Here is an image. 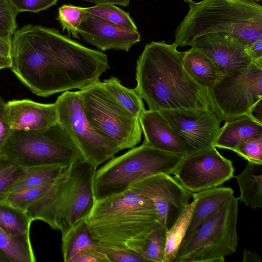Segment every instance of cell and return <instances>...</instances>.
Masks as SVG:
<instances>
[{"label": "cell", "mask_w": 262, "mask_h": 262, "mask_svg": "<svg viewBox=\"0 0 262 262\" xmlns=\"http://www.w3.org/2000/svg\"><path fill=\"white\" fill-rule=\"evenodd\" d=\"M240 196L238 199L253 209L262 206V164L248 162L244 169L235 177Z\"/></svg>", "instance_id": "obj_22"}, {"label": "cell", "mask_w": 262, "mask_h": 262, "mask_svg": "<svg viewBox=\"0 0 262 262\" xmlns=\"http://www.w3.org/2000/svg\"><path fill=\"white\" fill-rule=\"evenodd\" d=\"M97 168L83 158L66 167L48 191L27 209L31 220L41 221L66 236L91 211Z\"/></svg>", "instance_id": "obj_3"}, {"label": "cell", "mask_w": 262, "mask_h": 262, "mask_svg": "<svg viewBox=\"0 0 262 262\" xmlns=\"http://www.w3.org/2000/svg\"><path fill=\"white\" fill-rule=\"evenodd\" d=\"M3 69V67L1 66H0V69Z\"/></svg>", "instance_id": "obj_46"}, {"label": "cell", "mask_w": 262, "mask_h": 262, "mask_svg": "<svg viewBox=\"0 0 262 262\" xmlns=\"http://www.w3.org/2000/svg\"><path fill=\"white\" fill-rule=\"evenodd\" d=\"M245 51L253 63L262 64V38L247 46Z\"/></svg>", "instance_id": "obj_41"}, {"label": "cell", "mask_w": 262, "mask_h": 262, "mask_svg": "<svg viewBox=\"0 0 262 262\" xmlns=\"http://www.w3.org/2000/svg\"><path fill=\"white\" fill-rule=\"evenodd\" d=\"M233 190L227 187H217L192 193L196 200L190 222L180 247L183 246L202 224L226 201L233 196Z\"/></svg>", "instance_id": "obj_19"}, {"label": "cell", "mask_w": 262, "mask_h": 262, "mask_svg": "<svg viewBox=\"0 0 262 262\" xmlns=\"http://www.w3.org/2000/svg\"><path fill=\"white\" fill-rule=\"evenodd\" d=\"M18 12L9 0H0V36L12 38L17 29Z\"/></svg>", "instance_id": "obj_35"}, {"label": "cell", "mask_w": 262, "mask_h": 262, "mask_svg": "<svg viewBox=\"0 0 262 262\" xmlns=\"http://www.w3.org/2000/svg\"><path fill=\"white\" fill-rule=\"evenodd\" d=\"M0 262H10L6 255L0 249Z\"/></svg>", "instance_id": "obj_44"}, {"label": "cell", "mask_w": 262, "mask_h": 262, "mask_svg": "<svg viewBox=\"0 0 262 262\" xmlns=\"http://www.w3.org/2000/svg\"><path fill=\"white\" fill-rule=\"evenodd\" d=\"M153 203L158 223L166 230L189 204L192 193L170 174L160 173L137 182L129 188Z\"/></svg>", "instance_id": "obj_13"}, {"label": "cell", "mask_w": 262, "mask_h": 262, "mask_svg": "<svg viewBox=\"0 0 262 262\" xmlns=\"http://www.w3.org/2000/svg\"><path fill=\"white\" fill-rule=\"evenodd\" d=\"M86 249L97 250V241L91 236L85 219L75 224L67 234L62 237L61 251L63 261L70 262L78 253Z\"/></svg>", "instance_id": "obj_23"}, {"label": "cell", "mask_w": 262, "mask_h": 262, "mask_svg": "<svg viewBox=\"0 0 262 262\" xmlns=\"http://www.w3.org/2000/svg\"><path fill=\"white\" fill-rule=\"evenodd\" d=\"M0 249L10 262L36 261L30 235H10L0 227Z\"/></svg>", "instance_id": "obj_26"}, {"label": "cell", "mask_w": 262, "mask_h": 262, "mask_svg": "<svg viewBox=\"0 0 262 262\" xmlns=\"http://www.w3.org/2000/svg\"><path fill=\"white\" fill-rule=\"evenodd\" d=\"M97 4H113L126 7L129 4L130 0H84Z\"/></svg>", "instance_id": "obj_42"}, {"label": "cell", "mask_w": 262, "mask_h": 262, "mask_svg": "<svg viewBox=\"0 0 262 262\" xmlns=\"http://www.w3.org/2000/svg\"><path fill=\"white\" fill-rule=\"evenodd\" d=\"M183 1H184L185 2H186L187 3H191V2H192V0H183Z\"/></svg>", "instance_id": "obj_45"}, {"label": "cell", "mask_w": 262, "mask_h": 262, "mask_svg": "<svg viewBox=\"0 0 262 262\" xmlns=\"http://www.w3.org/2000/svg\"><path fill=\"white\" fill-rule=\"evenodd\" d=\"M196 200L189 203L173 225L166 231L163 262H174L179 249L189 226Z\"/></svg>", "instance_id": "obj_25"}, {"label": "cell", "mask_w": 262, "mask_h": 262, "mask_svg": "<svg viewBox=\"0 0 262 262\" xmlns=\"http://www.w3.org/2000/svg\"><path fill=\"white\" fill-rule=\"evenodd\" d=\"M189 10L178 27L174 43L190 46L202 35L231 34L246 47L262 38V7L252 0H203L189 3Z\"/></svg>", "instance_id": "obj_4"}, {"label": "cell", "mask_w": 262, "mask_h": 262, "mask_svg": "<svg viewBox=\"0 0 262 262\" xmlns=\"http://www.w3.org/2000/svg\"><path fill=\"white\" fill-rule=\"evenodd\" d=\"M97 250L104 254L109 262H147V259L128 248L97 242Z\"/></svg>", "instance_id": "obj_34"}, {"label": "cell", "mask_w": 262, "mask_h": 262, "mask_svg": "<svg viewBox=\"0 0 262 262\" xmlns=\"http://www.w3.org/2000/svg\"><path fill=\"white\" fill-rule=\"evenodd\" d=\"M57 123L73 142L83 159L98 167L121 150L119 145L89 121L77 91L63 92L55 102Z\"/></svg>", "instance_id": "obj_11"}, {"label": "cell", "mask_w": 262, "mask_h": 262, "mask_svg": "<svg viewBox=\"0 0 262 262\" xmlns=\"http://www.w3.org/2000/svg\"><path fill=\"white\" fill-rule=\"evenodd\" d=\"M18 13H37L56 4L58 0H9Z\"/></svg>", "instance_id": "obj_37"}, {"label": "cell", "mask_w": 262, "mask_h": 262, "mask_svg": "<svg viewBox=\"0 0 262 262\" xmlns=\"http://www.w3.org/2000/svg\"><path fill=\"white\" fill-rule=\"evenodd\" d=\"M243 262H260V257L255 253L248 250H244Z\"/></svg>", "instance_id": "obj_43"}, {"label": "cell", "mask_w": 262, "mask_h": 262, "mask_svg": "<svg viewBox=\"0 0 262 262\" xmlns=\"http://www.w3.org/2000/svg\"><path fill=\"white\" fill-rule=\"evenodd\" d=\"M190 46L212 60L222 78L233 72L246 69L253 63L246 53L245 45L229 33L205 34L196 37Z\"/></svg>", "instance_id": "obj_15"}, {"label": "cell", "mask_w": 262, "mask_h": 262, "mask_svg": "<svg viewBox=\"0 0 262 262\" xmlns=\"http://www.w3.org/2000/svg\"><path fill=\"white\" fill-rule=\"evenodd\" d=\"M208 90L211 110L221 122L243 116L256 118L253 112L262 99V64L252 63L230 73Z\"/></svg>", "instance_id": "obj_10"}, {"label": "cell", "mask_w": 262, "mask_h": 262, "mask_svg": "<svg viewBox=\"0 0 262 262\" xmlns=\"http://www.w3.org/2000/svg\"><path fill=\"white\" fill-rule=\"evenodd\" d=\"M256 1H260L261 0H256Z\"/></svg>", "instance_id": "obj_47"}, {"label": "cell", "mask_w": 262, "mask_h": 262, "mask_svg": "<svg viewBox=\"0 0 262 262\" xmlns=\"http://www.w3.org/2000/svg\"><path fill=\"white\" fill-rule=\"evenodd\" d=\"M78 34L85 41L102 51L128 52L141 40L138 30L123 28L87 12L84 13Z\"/></svg>", "instance_id": "obj_16"}, {"label": "cell", "mask_w": 262, "mask_h": 262, "mask_svg": "<svg viewBox=\"0 0 262 262\" xmlns=\"http://www.w3.org/2000/svg\"><path fill=\"white\" fill-rule=\"evenodd\" d=\"M143 144L161 150L185 155V143L159 112L145 110L139 118Z\"/></svg>", "instance_id": "obj_18"}, {"label": "cell", "mask_w": 262, "mask_h": 262, "mask_svg": "<svg viewBox=\"0 0 262 262\" xmlns=\"http://www.w3.org/2000/svg\"><path fill=\"white\" fill-rule=\"evenodd\" d=\"M164 41L147 44L137 60L135 88L149 110L186 112L211 110L209 90L183 65L184 52Z\"/></svg>", "instance_id": "obj_2"}, {"label": "cell", "mask_w": 262, "mask_h": 262, "mask_svg": "<svg viewBox=\"0 0 262 262\" xmlns=\"http://www.w3.org/2000/svg\"><path fill=\"white\" fill-rule=\"evenodd\" d=\"M70 262H109L106 256L94 249H86L74 255Z\"/></svg>", "instance_id": "obj_38"}, {"label": "cell", "mask_w": 262, "mask_h": 262, "mask_svg": "<svg viewBox=\"0 0 262 262\" xmlns=\"http://www.w3.org/2000/svg\"><path fill=\"white\" fill-rule=\"evenodd\" d=\"M25 167L0 154V203L6 202L12 186L24 176Z\"/></svg>", "instance_id": "obj_30"}, {"label": "cell", "mask_w": 262, "mask_h": 262, "mask_svg": "<svg viewBox=\"0 0 262 262\" xmlns=\"http://www.w3.org/2000/svg\"><path fill=\"white\" fill-rule=\"evenodd\" d=\"M5 119L13 130H36L57 123L54 103H41L29 99L13 100L6 103Z\"/></svg>", "instance_id": "obj_17"}, {"label": "cell", "mask_w": 262, "mask_h": 262, "mask_svg": "<svg viewBox=\"0 0 262 262\" xmlns=\"http://www.w3.org/2000/svg\"><path fill=\"white\" fill-rule=\"evenodd\" d=\"M233 151L248 162L262 164V136L243 142Z\"/></svg>", "instance_id": "obj_36"}, {"label": "cell", "mask_w": 262, "mask_h": 262, "mask_svg": "<svg viewBox=\"0 0 262 262\" xmlns=\"http://www.w3.org/2000/svg\"><path fill=\"white\" fill-rule=\"evenodd\" d=\"M262 136V122L256 118L243 116L226 121L214 143L215 148L234 151L243 142Z\"/></svg>", "instance_id": "obj_20"}, {"label": "cell", "mask_w": 262, "mask_h": 262, "mask_svg": "<svg viewBox=\"0 0 262 262\" xmlns=\"http://www.w3.org/2000/svg\"><path fill=\"white\" fill-rule=\"evenodd\" d=\"M66 167L44 165L25 167L24 176L12 186L10 193L55 181Z\"/></svg>", "instance_id": "obj_29"}, {"label": "cell", "mask_w": 262, "mask_h": 262, "mask_svg": "<svg viewBox=\"0 0 262 262\" xmlns=\"http://www.w3.org/2000/svg\"><path fill=\"white\" fill-rule=\"evenodd\" d=\"M234 172L231 161L213 147L184 155L173 174L185 189L196 193L221 186Z\"/></svg>", "instance_id": "obj_12"}, {"label": "cell", "mask_w": 262, "mask_h": 262, "mask_svg": "<svg viewBox=\"0 0 262 262\" xmlns=\"http://www.w3.org/2000/svg\"><path fill=\"white\" fill-rule=\"evenodd\" d=\"M184 156L142 143L114 156L96 169L93 183L95 199L121 193L134 184L154 175L173 174Z\"/></svg>", "instance_id": "obj_6"}, {"label": "cell", "mask_w": 262, "mask_h": 262, "mask_svg": "<svg viewBox=\"0 0 262 262\" xmlns=\"http://www.w3.org/2000/svg\"><path fill=\"white\" fill-rule=\"evenodd\" d=\"M159 112L185 143L186 155L214 147L221 121L212 110L192 112L170 110Z\"/></svg>", "instance_id": "obj_14"}, {"label": "cell", "mask_w": 262, "mask_h": 262, "mask_svg": "<svg viewBox=\"0 0 262 262\" xmlns=\"http://www.w3.org/2000/svg\"><path fill=\"white\" fill-rule=\"evenodd\" d=\"M33 221L26 211L5 202L0 203V227L10 235H30Z\"/></svg>", "instance_id": "obj_27"}, {"label": "cell", "mask_w": 262, "mask_h": 262, "mask_svg": "<svg viewBox=\"0 0 262 262\" xmlns=\"http://www.w3.org/2000/svg\"><path fill=\"white\" fill-rule=\"evenodd\" d=\"M55 180L39 186L10 193L6 198V202L27 211L29 207L48 191Z\"/></svg>", "instance_id": "obj_32"}, {"label": "cell", "mask_w": 262, "mask_h": 262, "mask_svg": "<svg viewBox=\"0 0 262 262\" xmlns=\"http://www.w3.org/2000/svg\"><path fill=\"white\" fill-rule=\"evenodd\" d=\"M12 39L0 36V66L3 69H10L11 66Z\"/></svg>", "instance_id": "obj_39"}, {"label": "cell", "mask_w": 262, "mask_h": 262, "mask_svg": "<svg viewBox=\"0 0 262 262\" xmlns=\"http://www.w3.org/2000/svg\"><path fill=\"white\" fill-rule=\"evenodd\" d=\"M110 68L103 52L86 47L54 28L27 25L12 39V71L41 97L82 89Z\"/></svg>", "instance_id": "obj_1"}, {"label": "cell", "mask_w": 262, "mask_h": 262, "mask_svg": "<svg viewBox=\"0 0 262 262\" xmlns=\"http://www.w3.org/2000/svg\"><path fill=\"white\" fill-rule=\"evenodd\" d=\"M85 12L97 16L123 28L138 30L129 14L113 4H97L84 8Z\"/></svg>", "instance_id": "obj_31"}, {"label": "cell", "mask_w": 262, "mask_h": 262, "mask_svg": "<svg viewBox=\"0 0 262 262\" xmlns=\"http://www.w3.org/2000/svg\"><path fill=\"white\" fill-rule=\"evenodd\" d=\"M2 153L24 167L67 166L74 160L83 158L58 123L41 130L12 129Z\"/></svg>", "instance_id": "obj_8"}, {"label": "cell", "mask_w": 262, "mask_h": 262, "mask_svg": "<svg viewBox=\"0 0 262 262\" xmlns=\"http://www.w3.org/2000/svg\"><path fill=\"white\" fill-rule=\"evenodd\" d=\"M103 83L106 90L134 116L139 118L145 110L143 99L135 88L124 86L114 76L104 79Z\"/></svg>", "instance_id": "obj_28"}, {"label": "cell", "mask_w": 262, "mask_h": 262, "mask_svg": "<svg viewBox=\"0 0 262 262\" xmlns=\"http://www.w3.org/2000/svg\"><path fill=\"white\" fill-rule=\"evenodd\" d=\"M84 8L64 4L58 8L57 19L63 31L66 30L69 35L78 39L79 30L85 12Z\"/></svg>", "instance_id": "obj_33"}, {"label": "cell", "mask_w": 262, "mask_h": 262, "mask_svg": "<svg viewBox=\"0 0 262 262\" xmlns=\"http://www.w3.org/2000/svg\"><path fill=\"white\" fill-rule=\"evenodd\" d=\"M238 198L232 196L180 247L174 262H224L238 245Z\"/></svg>", "instance_id": "obj_7"}, {"label": "cell", "mask_w": 262, "mask_h": 262, "mask_svg": "<svg viewBox=\"0 0 262 262\" xmlns=\"http://www.w3.org/2000/svg\"><path fill=\"white\" fill-rule=\"evenodd\" d=\"M91 124L114 141L121 150L131 148L141 140L139 118L124 107L97 80L77 91Z\"/></svg>", "instance_id": "obj_9"}, {"label": "cell", "mask_w": 262, "mask_h": 262, "mask_svg": "<svg viewBox=\"0 0 262 262\" xmlns=\"http://www.w3.org/2000/svg\"><path fill=\"white\" fill-rule=\"evenodd\" d=\"M183 65L194 80L208 90L222 78L212 60L195 47L184 51Z\"/></svg>", "instance_id": "obj_21"}, {"label": "cell", "mask_w": 262, "mask_h": 262, "mask_svg": "<svg viewBox=\"0 0 262 262\" xmlns=\"http://www.w3.org/2000/svg\"><path fill=\"white\" fill-rule=\"evenodd\" d=\"M85 220L94 240L126 248L128 243L145 238L161 225L152 202L129 188L95 200Z\"/></svg>", "instance_id": "obj_5"}, {"label": "cell", "mask_w": 262, "mask_h": 262, "mask_svg": "<svg viewBox=\"0 0 262 262\" xmlns=\"http://www.w3.org/2000/svg\"><path fill=\"white\" fill-rule=\"evenodd\" d=\"M166 231L160 225L145 238L128 243L126 248L143 256L149 261L163 262Z\"/></svg>", "instance_id": "obj_24"}, {"label": "cell", "mask_w": 262, "mask_h": 262, "mask_svg": "<svg viewBox=\"0 0 262 262\" xmlns=\"http://www.w3.org/2000/svg\"><path fill=\"white\" fill-rule=\"evenodd\" d=\"M5 105L6 102L0 96V154L2 152L12 130L5 119Z\"/></svg>", "instance_id": "obj_40"}]
</instances>
